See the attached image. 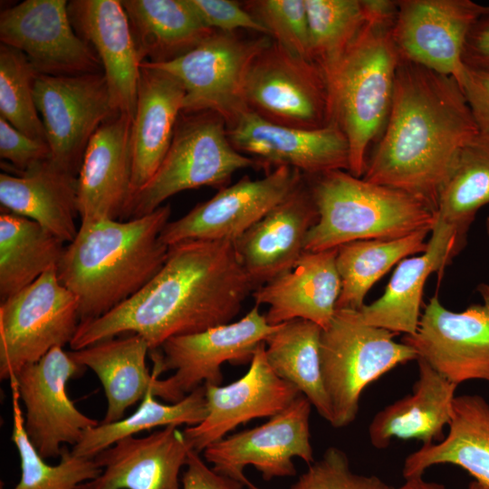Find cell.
Segmentation results:
<instances>
[{
	"mask_svg": "<svg viewBox=\"0 0 489 489\" xmlns=\"http://www.w3.org/2000/svg\"><path fill=\"white\" fill-rule=\"evenodd\" d=\"M234 242L187 240L168 246L159 272L106 314L80 322L77 350L124 333L140 335L149 351L168 339L232 322L256 289Z\"/></svg>",
	"mask_w": 489,
	"mask_h": 489,
	"instance_id": "obj_1",
	"label": "cell"
},
{
	"mask_svg": "<svg viewBox=\"0 0 489 489\" xmlns=\"http://www.w3.org/2000/svg\"><path fill=\"white\" fill-rule=\"evenodd\" d=\"M479 129L455 78L400 59L385 130L362 178L427 202Z\"/></svg>",
	"mask_w": 489,
	"mask_h": 489,
	"instance_id": "obj_2",
	"label": "cell"
},
{
	"mask_svg": "<svg viewBox=\"0 0 489 489\" xmlns=\"http://www.w3.org/2000/svg\"><path fill=\"white\" fill-rule=\"evenodd\" d=\"M170 215L167 204L127 221L81 224L57 269L60 282L78 298L80 322L106 314L159 272L168 252L159 235Z\"/></svg>",
	"mask_w": 489,
	"mask_h": 489,
	"instance_id": "obj_3",
	"label": "cell"
},
{
	"mask_svg": "<svg viewBox=\"0 0 489 489\" xmlns=\"http://www.w3.org/2000/svg\"><path fill=\"white\" fill-rule=\"evenodd\" d=\"M395 19L367 17L340 59L323 72L332 120L350 146L349 172L362 177L367 150L387 122L400 57L392 38Z\"/></svg>",
	"mask_w": 489,
	"mask_h": 489,
	"instance_id": "obj_4",
	"label": "cell"
},
{
	"mask_svg": "<svg viewBox=\"0 0 489 489\" xmlns=\"http://www.w3.org/2000/svg\"><path fill=\"white\" fill-rule=\"evenodd\" d=\"M305 177L319 212L318 222L306 237L305 252L333 249L357 240L400 238L431 231L435 224L436 211L424 200L347 170Z\"/></svg>",
	"mask_w": 489,
	"mask_h": 489,
	"instance_id": "obj_5",
	"label": "cell"
},
{
	"mask_svg": "<svg viewBox=\"0 0 489 489\" xmlns=\"http://www.w3.org/2000/svg\"><path fill=\"white\" fill-rule=\"evenodd\" d=\"M262 168L231 144L224 120L211 111L182 112L171 144L152 177L133 193L122 218L152 213L168 197L187 189L220 187L235 172Z\"/></svg>",
	"mask_w": 489,
	"mask_h": 489,
	"instance_id": "obj_6",
	"label": "cell"
},
{
	"mask_svg": "<svg viewBox=\"0 0 489 489\" xmlns=\"http://www.w3.org/2000/svg\"><path fill=\"white\" fill-rule=\"evenodd\" d=\"M397 333L367 324L360 312L336 310L321 337V366L333 427L351 424L364 389L395 367L417 360L416 350Z\"/></svg>",
	"mask_w": 489,
	"mask_h": 489,
	"instance_id": "obj_7",
	"label": "cell"
},
{
	"mask_svg": "<svg viewBox=\"0 0 489 489\" xmlns=\"http://www.w3.org/2000/svg\"><path fill=\"white\" fill-rule=\"evenodd\" d=\"M269 35L244 37L214 30L197 46L172 61L144 63L163 70L182 84V112L211 111L230 128L248 110L244 86L254 58L271 43Z\"/></svg>",
	"mask_w": 489,
	"mask_h": 489,
	"instance_id": "obj_8",
	"label": "cell"
},
{
	"mask_svg": "<svg viewBox=\"0 0 489 489\" xmlns=\"http://www.w3.org/2000/svg\"><path fill=\"white\" fill-rule=\"evenodd\" d=\"M80 323L78 298L50 269L0 302V378L10 379L55 347L70 345Z\"/></svg>",
	"mask_w": 489,
	"mask_h": 489,
	"instance_id": "obj_9",
	"label": "cell"
},
{
	"mask_svg": "<svg viewBox=\"0 0 489 489\" xmlns=\"http://www.w3.org/2000/svg\"><path fill=\"white\" fill-rule=\"evenodd\" d=\"M244 99L248 110L278 125L313 129L333 121L321 69L273 41L253 61Z\"/></svg>",
	"mask_w": 489,
	"mask_h": 489,
	"instance_id": "obj_10",
	"label": "cell"
},
{
	"mask_svg": "<svg viewBox=\"0 0 489 489\" xmlns=\"http://www.w3.org/2000/svg\"><path fill=\"white\" fill-rule=\"evenodd\" d=\"M311 402L299 395L284 410L254 428L243 430L211 444L203 452L217 474L248 489H261L244 475L248 465L262 474L264 480L296 475L292 458L309 465L314 462L311 444Z\"/></svg>",
	"mask_w": 489,
	"mask_h": 489,
	"instance_id": "obj_11",
	"label": "cell"
},
{
	"mask_svg": "<svg viewBox=\"0 0 489 489\" xmlns=\"http://www.w3.org/2000/svg\"><path fill=\"white\" fill-rule=\"evenodd\" d=\"M34 101L42 118L51 160L78 177L93 134L114 111L103 72L71 76L38 74Z\"/></svg>",
	"mask_w": 489,
	"mask_h": 489,
	"instance_id": "obj_12",
	"label": "cell"
},
{
	"mask_svg": "<svg viewBox=\"0 0 489 489\" xmlns=\"http://www.w3.org/2000/svg\"><path fill=\"white\" fill-rule=\"evenodd\" d=\"M84 369L55 347L9 379L25 407L28 437L43 459L60 456L64 444L75 446L84 431L100 424L81 412L66 391L67 382Z\"/></svg>",
	"mask_w": 489,
	"mask_h": 489,
	"instance_id": "obj_13",
	"label": "cell"
},
{
	"mask_svg": "<svg viewBox=\"0 0 489 489\" xmlns=\"http://www.w3.org/2000/svg\"><path fill=\"white\" fill-rule=\"evenodd\" d=\"M254 305L240 320L206 331L168 339L158 350L149 351L156 376L167 370L173 388L186 396L202 383L220 385L225 362H251L258 347L276 330Z\"/></svg>",
	"mask_w": 489,
	"mask_h": 489,
	"instance_id": "obj_14",
	"label": "cell"
},
{
	"mask_svg": "<svg viewBox=\"0 0 489 489\" xmlns=\"http://www.w3.org/2000/svg\"><path fill=\"white\" fill-rule=\"evenodd\" d=\"M476 290L482 302L460 312L447 310L433 296L416 332L402 339L417 359L457 385L475 379L489 382V284L480 283Z\"/></svg>",
	"mask_w": 489,
	"mask_h": 489,
	"instance_id": "obj_15",
	"label": "cell"
},
{
	"mask_svg": "<svg viewBox=\"0 0 489 489\" xmlns=\"http://www.w3.org/2000/svg\"><path fill=\"white\" fill-rule=\"evenodd\" d=\"M298 169L282 166L259 179L244 176L199 203L182 217L169 221L159 239L167 246L187 240L235 242L302 181Z\"/></svg>",
	"mask_w": 489,
	"mask_h": 489,
	"instance_id": "obj_16",
	"label": "cell"
},
{
	"mask_svg": "<svg viewBox=\"0 0 489 489\" xmlns=\"http://www.w3.org/2000/svg\"><path fill=\"white\" fill-rule=\"evenodd\" d=\"M392 38L401 60L452 76L460 83L463 49L489 5L472 0H398Z\"/></svg>",
	"mask_w": 489,
	"mask_h": 489,
	"instance_id": "obj_17",
	"label": "cell"
},
{
	"mask_svg": "<svg viewBox=\"0 0 489 489\" xmlns=\"http://www.w3.org/2000/svg\"><path fill=\"white\" fill-rule=\"evenodd\" d=\"M66 0H25L0 14L2 44L22 52L38 74L102 72L91 46L75 32Z\"/></svg>",
	"mask_w": 489,
	"mask_h": 489,
	"instance_id": "obj_18",
	"label": "cell"
},
{
	"mask_svg": "<svg viewBox=\"0 0 489 489\" xmlns=\"http://www.w3.org/2000/svg\"><path fill=\"white\" fill-rule=\"evenodd\" d=\"M234 148L252 156L262 168L286 166L305 176L350 168L348 139L335 122L300 129L270 122L247 110L227 129Z\"/></svg>",
	"mask_w": 489,
	"mask_h": 489,
	"instance_id": "obj_19",
	"label": "cell"
},
{
	"mask_svg": "<svg viewBox=\"0 0 489 489\" xmlns=\"http://www.w3.org/2000/svg\"><path fill=\"white\" fill-rule=\"evenodd\" d=\"M207 415L183 433L192 450L204 451L237 426L284 410L301 395L292 383L280 378L265 357L264 342L256 350L246 373L225 385L204 384Z\"/></svg>",
	"mask_w": 489,
	"mask_h": 489,
	"instance_id": "obj_20",
	"label": "cell"
},
{
	"mask_svg": "<svg viewBox=\"0 0 489 489\" xmlns=\"http://www.w3.org/2000/svg\"><path fill=\"white\" fill-rule=\"evenodd\" d=\"M319 212L309 183L289 195L234 242L248 275L259 287L290 272L305 252V240Z\"/></svg>",
	"mask_w": 489,
	"mask_h": 489,
	"instance_id": "obj_21",
	"label": "cell"
},
{
	"mask_svg": "<svg viewBox=\"0 0 489 489\" xmlns=\"http://www.w3.org/2000/svg\"><path fill=\"white\" fill-rule=\"evenodd\" d=\"M69 16L77 34L97 53L114 111L133 118L141 60L118 0H72Z\"/></svg>",
	"mask_w": 489,
	"mask_h": 489,
	"instance_id": "obj_22",
	"label": "cell"
},
{
	"mask_svg": "<svg viewBox=\"0 0 489 489\" xmlns=\"http://www.w3.org/2000/svg\"><path fill=\"white\" fill-rule=\"evenodd\" d=\"M131 120L116 114L89 141L77 177L81 224L123 216L131 194Z\"/></svg>",
	"mask_w": 489,
	"mask_h": 489,
	"instance_id": "obj_23",
	"label": "cell"
},
{
	"mask_svg": "<svg viewBox=\"0 0 489 489\" xmlns=\"http://www.w3.org/2000/svg\"><path fill=\"white\" fill-rule=\"evenodd\" d=\"M191 450L176 426L122 438L94 457L101 473L77 489H182L179 473Z\"/></svg>",
	"mask_w": 489,
	"mask_h": 489,
	"instance_id": "obj_24",
	"label": "cell"
},
{
	"mask_svg": "<svg viewBox=\"0 0 489 489\" xmlns=\"http://www.w3.org/2000/svg\"><path fill=\"white\" fill-rule=\"evenodd\" d=\"M149 352L145 339L135 333L107 339L69 352L78 364L91 369L103 387L108 407L101 423L123 418L125 411L149 390L170 403L184 398L174 389L168 379H158L149 372L146 365Z\"/></svg>",
	"mask_w": 489,
	"mask_h": 489,
	"instance_id": "obj_25",
	"label": "cell"
},
{
	"mask_svg": "<svg viewBox=\"0 0 489 489\" xmlns=\"http://www.w3.org/2000/svg\"><path fill=\"white\" fill-rule=\"evenodd\" d=\"M337 248L304 252L288 273L257 287L255 304L268 305L271 325L302 319L325 329L336 311L341 283L336 265Z\"/></svg>",
	"mask_w": 489,
	"mask_h": 489,
	"instance_id": "obj_26",
	"label": "cell"
},
{
	"mask_svg": "<svg viewBox=\"0 0 489 489\" xmlns=\"http://www.w3.org/2000/svg\"><path fill=\"white\" fill-rule=\"evenodd\" d=\"M184 99L185 90L177 78L141 62L129 138L130 196L152 177L162 162L183 111Z\"/></svg>",
	"mask_w": 489,
	"mask_h": 489,
	"instance_id": "obj_27",
	"label": "cell"
},
{
	"mask_svg": "<svg viewBox=\"0 0 489 489\" xmlns=\"http://www.w3.org/2000/svg\"><path fill=\"white\" fill-rule=\"evenodd\" d=\"M0 203L3 211L34 221L67 244L78 233L77 176L51 158L18 176L2 172Z\"/></svg>",
	"mask_w": 489,
	"mask_h": 489,
	"instance_id": "obj_28",
	"label": "cell"
},
{
	"mask_svg": "<svg viewBox=\"0 0 489 489\" xmlns=\"http://www.w3.org/2000/svg\"><path fill=\"white\" fill-rule=\"evenodd\" d=\"M417 361L413 391L379 411L369 426V441L377 449L387 448L395 438L436 442L451 421L458 385L425 360Z\"/></svg>",
	"mask_w": 489,
	"mask_h": 489,
	"instance_id": "obj_29",
	"label": "cell"
},
{
	"mask_svg": "<svg viewBox=\"0 0 489 489\" xmlns=\"http://www.w3.org/2000/svg\"><path fill=\"white\" fill-rule=\"evenodd\" d=\"M447 436L422 445L403 464L405 478L423 475L436 465H454L489 484V403L480 395L455 396Z\"/></svg>",
	"mask_w": 489,
	"mask_h": 489,
	"instance_id": "obj_30",
	"label": "cell"
},
{
	"mask_svg": "<svg viewBox=\"0 0 489 489\" xmlns=\"http://www.w3.org/2000/svg\"><path fill=\"white\" fill-rule=\"evenodd\" d=\"M427 246L417 256L400 261L383 294L359 311L362 320L397 334L413 335L420 320L423 290L428 276L441 273L456 255L453 243L431 231Z\"/></svg>",
	"mask_w": 489,
	"mask_h": 489,
	"instance_id": "obj_31",
	"label": "cell"
},
{
	"mask_svg": "<svg viewBox=\"0 0 489 489\" xmlns=\"http://www.w3.org/2000/svg\"><path fill=\"white\" fill-rule=\"evenodd\" d=\"M121 4L142 62L178 58L214 31L190 0H124Z\"/></svg>",
	"mask_w": 489,
	"mask_h": 489,
	"instance_id": "obj_32",
	"label": "cell"
},
{
	"mask_svg": "<svg viewBox=\"0 0 489 489\" xmlns=\"http://www.w3.org/2000/svg\"><path fill=\"white\" fill-rule=\"evenodd\" d=\"M489 204V133L479 131L460 150L443 185L433 226L447 233L458 253L477 212Z\"/></svg>",
	"mask_w": 489,
	"mask_h": 489,
	"instance_id": "obj_33",
	"label": "cell"
},
{
	"mask_svg": "<svg viewBox=\"0 0 489 489\" xmlns=\"http://www.w3.org/2000/svg\"><path fill=\"white\" fill-rule=\"evenodd\" d=\"M321 327L302 319L279 324L264 340L265 357L272 369L294 385L331 423V408L321 366Z\"/></svg>",
	"mask_w": 489,
	"mask_h": 489,
	"instance_id": "obj_34",
	"label": "cell"
},
{
	"mask_svg": "<svg viewBox=\"0 0 489 489\" xmlns=\"http://www.w3.org/2000/svg\"><path fill=\"white\" fill-rule=\"evenodd\" d=\"M64 244L34 221L2 211L0 302L32 284L48 270L58 269Z\"/></svg>",
	"mask_w": 489,
	"mask_h": 489,
	"instance_id": "obj_35",
	"label": "cell"
},
{
	"mask_svg": "<svg viewBox=\"0 0 489 489\" xmlns=\"http://www.w3.org/2000/svg\"><path fill=\"white\" fill-rule=\"evenodd\" d=\"M430 230H419L395 239L357 240L337 247L336 265L341 288L336 310L360 311L367 292L403 259L424 253Z\"/></svg>",
	"mask_w": 489,
	"mask_h": 489,
	"instance_id": "obj_36",
	"label": "cell"
},
{
	"mask_svg": "<svg viewBox=\"0 0 489 489\" xmlns=\"http://www.w3.org/2000/svg\"><path fill=\"white\" fill-rule=\"evenodd\" d=\"M149 390L141 399L137 410L118 421L102 424L84 431L81 440L71 450L75 455L94 458L117 441L134 436L141 431L157 427L201 423L207 415L205 387L200 386L176 403L159 402Z\"/></svg>",
	"mask_w": 489,
	"mask_h": 489,
	"instance_id": "obj_37",
	"label": "cell"
},
{
	"mask_svg": "<svg viewBox=\"0 0 489 489\" xmlns=\"http://www.w3.org/2000/svg\"><path fill=\"white\" fill-rule=\"evenodd\" d=\"M12 390V435L21 466V477L13 489H77L96 478L101 468L94 458L75 455L62 447L60 462L52 465L45 462L32 444L24 428V416L19 404L16 388Z\"/></svg>",
	"mask_w": 489,
	"mask_h": 489,
	"instance_id": "obj_38",
	"label": "cell"
},
{
	"mask_svg": "<svg viewBox=\"0 0 489 489\" xmlns=\"http://www.w3.org/2000/svg\"><path fill=\"white\" fill-rule=\"evenodd\" d=\"M310 60L322 73L347 50L367 22L362 0H304Z\"/></svg>",
	"mask_w": 489,
	"mask_h": 489,
	"instance_id": "obj_39",
	"label": "cell"
},
{
	"mask_svg": "<svg viewBox=\"0 0 489 489\" xmlns=\"http://www.w3.org/2000/svg\"><path fill=\"white\" fill-rule=\"evenodd\" d=\"M38 73L19 50L0 46V117L24 135L46 141L44 126L34 101Z\"/></svg>",
	"mask_w": 489,
	"mask_h": 489,
	"instance_id": "obj_40",
	"label": "cell"
},
{
	"mask_svg": "<svg viewBox=\"0 0 489 489\" xmlns=\"http://www.w3.org/2000/svg\"><path fill=\"white\" fill-rule=\"evenodd\" d=\"M244 7L267 29L273 42L291 54L311 61L304 0L247 1Z\"/></svg>",
	"mask_w": 489,
	"mask_h": 489,
	"instance_id": "obj_41",
	"label": "cell"
},
{
	"mask_svg": "<svg viewBox=\"0 0 489 489\" xmlns=\"http://www.w3.org/2000/svg\"><path fill=\"white\" fill-rule=\"evenodd\" d=\"M290 489H395L377 475H359L350 469L347 455L330 446L311 464Z\"/></svg>",
	"mask_w": 489,
	"mask_h": 489,
	"instance_id": "obj_42",
	"label": "cell"
},
{
	"mask_svg": "<svg viewBox=\"0 0 489 489\" xmlns=\"http://www.w3.org/2000/svg\"><path fill=\"white\" fill-rule=\"evenodd\" d=\"M190 2L206 25L213 30L225 33L247 30L269 35L267 29L236 1L190 0Z\"/></svg>",
	"mask_w": 489,
	"mask_h": 489,
	"instance_id": "obj_43",
	"label": "cell"
},
{
	"mask_svg": "<svg viewBox=\"0 0 489 489\" xmlns=\"http://www.w3.org/2000/svg\"><path fill=\"white\" fill-rule=\"evenodd\" d=\"M0 157L21 172L52 158L48 142L30 138L0 117Z\"/></svg>",
	"mask_w": 489,
	"mask_h": 489,
	"instance_id": "obj_44",
	"label": "cell"
},
{
	"mask_svg": "<svg viewBox=\"0 0 489 489\" xmlns=\"http://www.w3.org/2000/svg\"><path fill=\"white\" fill-rule=\"evenodd\" d=\"M459 84L479 131L489 133V72L465 66Z\"/></svg>",
	"mask_w": 489,
	"mask_h": 489,
	"instance_id": "obj_45",
	"label": "cell"
},
{
	"mask_svg": "<svg viewBox=\"0 0 489 489\" xmlns=\"http://www.w3.org/2000/svg\"><path fill=\"white\" fill-rule=\"evenodd\" d=\"M199 453L191 450L181 483L182 489H243L244 485L215 472L203 461Z\"/></svg>",
	"mask_w": 489,
	"mask_h": 489,
	"instance_id": "obj_46",
	"label": "cell"
},
{
	"mask_svg": "<svg viewBox=\"0 0 489 489\" xmlns=\"http://www.w3.org/2000/svg\"><path fill=\"white\" fill-rule=\"evenodd\" d=\"M462 60L465 67L489 72V14L479 18L470 29Z\"/></svg>",
	"mask_w": 489,
	"mask_h": 489,
	"instance_id": "obj_47",
	"label": "cell"
},
{
	"mask_svg": "<svg viewBox=\"0 0 489 489\" xmlns=\"http://www.w3.org/2000/svg\"><path fill=\"white\" fill-rule=\"evenodd\" d=\"M395 489H447L445 485L435 482H429L423 475L405 478V482Z\"/></svg>",
	"mask_w": 489,
	"mask_h": 489,
	"instance_id": "obj_48",
	"label": "cell"
},
{
	"mask_svg": "<svg viewBox=\"0 0 489 489\" xmlns=\"http://www.w3.org/2000/svg\"><path fill=\"white\" fill-rule=\"evenodd\" d=\"M467 489H489V484L474 480L469 484Z\"/></svg>",
	"mask_w": 489,
	"mask_h": 489,
	"instance_id": "obj_49",
	"label": "cell"
},
{
	"mask_svg": "<svg viewBox=\"0 0 489 489\" xmlns=\"http://www.w3.org/2000/svg\"><path fill=\"white\" fill-rule=\"evenodd\" d=\"M485 228H486L487 235L489 236V217H487V219H486Z\"/></svg>",
	"mask_w": 489,
	"mask_h": 489,
	"instance_id": "obj_50",
	"label": "cell"
}]
</instances>
